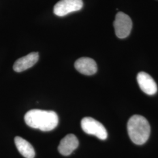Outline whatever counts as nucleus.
<instances>
[{"label": "nucleus", "instance_id": "39448f33", "mask_svg": "<svg viewBox=\"0 0 158 158\" xmlns=\"http://www.w3.org/2000/svg\"><path fill=\"white\" fill-rule=\"evenodd\" d=\"M83 6L82 0H60L55 4L53 12L59 17H63L73 12L78 11Z\"/></svg>", "mask_w": 158, "mask_h": 158}, {"label": "nucleus", "instance_id": "1a4fd4ad", "mask_svg": "<svg viewBox=\"0 0 158 158\" xmlns=\"http://www.w3.org/2000/svg\"><path fill=\"white\" fill-rule=\"evenodd\" d=\"M79 141L74 134H68L65 136L58 146V151L64 156H69L77 148Z\"/></svg>", "mask_w": 158, "mask_h": 158}, {"label": "nucleus", "instance_id": "f257e3e1", "mask_svg": "<svg viewBox=\"0 0 158 158\" xmlns=\"http://www.w3.org/2000/svg\"><path fill=\"white\" fill-rule=\"evenodd\" d=\"M24 119L29 127L42 131L54 130L59 123L58 116L53 111L31 110L25 114Z\"/></svg>", "mask_w": 158, "mask_h": 158}, {"label": "nucleus", "instance_id": "7ed1b4c3", "mask_svg": "<svg viewBox=\"0 0 158 158\" xmlns=\"http://www.w3.org/2000/svg\"><path fill=\"white\" fill-rule=\"evenodd\" d=\"M82 130L89 135L96 136L101 140L107 138V131L101 123L91 117H85L81 121Z\"/></svg>", "mask_w": 158, "mask_h": 158}, {"label": "nucleus", "instance_id": "0eeeda50", "mask_svg": "<svg viewBox=\"0 0 158 158\" xmlns=\"http://www.w3.org/2000/svg\"><path fill=\"white\" fill-rule=\"evenodd\" d=\"M74 67L80 73L87 76L94 74L97 71V63L90 57H83L77 59L74 63Z\"/></svg>", "mask_w": 158, "mask_h": 158}, {"label": "nucleus", "instance_id": "423d86ee", "mask_svg": "<svg viewBox=\"0 0 158 158\" xmlns=\"http://www.w3.org/2000/svg\"><path fill=\"white\" fill-rule=\"evenodd\" d=\"M136 79L140 89L147 94L153 95L157 92L156 83L149 74L141 72L138 74Z\"/></svg>", "mask_w": 158, "mask_h": 158}, {"label": "nucleus", "instance_id": "6e6552de", "mask_svg": "<svg viewBox=\"0 0 158 158\" xmlns=\"http://www.w3.org/2000/svg\"><path fill=\"white\" fill-rule=\"evenodd\" d=\"M39 53L32 52L28 55L18 59L14 63L13 69L16 72H22L32 68L38 61Z\"/></svg>", "mask_w": 158, "mask_h": 158}, {"label": "nucleus", "instance_id": "f03ea898", "mask_svg": "<svg viewBox=\"0 0 158 158\" xmlns=\"http://www.w3.org/2000/svg\"><path fill=\"white\" fill-rule=\"evenodd\" d=\"M127 130L132 141L136 145H142L149 137L151 127L145 117L139 115H134L128 120Z\"/></svg>", "mask_w": 158, "mask_h": 158}, {"label": "nucleus", "instance_id": "20e7f679", "mask_svg": "<svg viewBox=\"0 0 158 158\" xmlns=\"http://www.w3.org/2000/svg\"><path fill=\"white\" fill-rule=\"evenodd\" d=\"M114 27L117 36L120 39H124L131 33L132 22L128 15L123 12H119L115 16Z\"/></svg>", "mask_w": 158, "mask_h": 158}, {"label": "nucleus", "instance_id": "9d476101", "mask_svg": "<svg viewBox=\"0 0 158 158\" xmlns=\"http://www.w3.org/2000/svg\"><path fill=\"white\" fill-rule=\"evenodd\" d=\"M15 143L17 149L23 157L26 158H34L35 152L32 145L20 136L15 138Z\"/></svg>", "mask_w": 158, "mask_h": 158}]
</instances>
